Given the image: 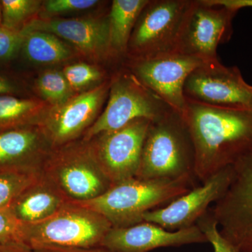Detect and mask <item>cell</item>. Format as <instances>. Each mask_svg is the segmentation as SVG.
<instances>
[{
  "mask_svg": "<svg viewBox=\"0 0 252 252\" xmlns=\"http://www.w3.org/2000/svg\"><path fill=\"white\" fill-rule=\"evenodd\" d=\"M36 90L51 107L65 103L74 96V91L69 85L63 72L49 70L42 73L35 82Z\"/></svg>",
  "mask_w": 252,
  "mask_h": 252,
  "instance_id": "cell-22",
  "label": "cell"
},
{
  "mask_svg": "<svg viewBox=\"0 0 252 252\" xmlns=\"http://www.w3.org/2000/svg\"><path fill=\"white\" fill-rule=\"evenodd\" d=\"M149 0H114L108 15L110 57L127 55L135 23Z\"/></svg>",
  "mask_w": 252,
  "mask_h": 252,
  "instance_id": "cell-19",
  "label": "cell"
},
{
  "mask_svg": "<svg viewBox=\"0 0 252 252\" xmlns=\"http://www.w3.org/2000/svg\"><path fill=\"white\" fill-rule=\"evenodd\" d=\"M41 174L71 203L97 198L112 186L83 139L53 149Z\"/></svg>",
  "mask_w": 252,
  "mask_h": 252,
  "instance_id": "cell-4",
  "label": "cell"
},
{
  "mask_svg": "<svg viewBox=\"0 0 252 252\" xmlns=\"http://www.w3.org/2000/svg\"><path fill=\"white\" fill-rule=\"evenodd\" d=\"M63 73L74 91L82 90L103 77L98 68L84 63L66 66Z\"/></svg>",
  "mask_w": 252,
  "mask_h": 252,
  "instance_id": "cell-25",
  "label": "cell"
},
{
  "mask_svg": "<svg viewBox=\"0 0 252 252\" xmlns=\"http://www.w3.org/2000/svg\"><path fill=\"white\" fill-rule=\"evenodd\" d=\"M111 81L83 94L74 95L65 103L51 107L38 124L53 149L80 140L97 119L110 89Z\"/></svg>",
  "mask_w": 252,
  "mask_h": 252,
  "instance_id": "cell-12",
  "label": "cell"
},
{
  "mask_svg": "<svg viewBox=\"0 0 252 252\" xmlns=\"http://www.w3.org/2000/svg\"><path fill=\"white\" fill-rule=\"evenodd\" d=\"M232 167L231 182L212 215L220 234L239 252H252V151Z\"/></svg>",
  "mask_w": 252,
  "mask_h": 252,
  "instance_id": "cell-8",
  "label": "cell"
},
{
  "mask_svg": "<svg viewBox=\"0 0 252 252\" xmlns=\"http://www.w3.org/2000/svg\"><path fill=\"white\" fill-rule=\"evenodd\" d=\"M99 2L96 0H48L43 3V6L48 14L56 15L84 11Z\"/></svg>",
  "mask_w": 252,
  "mask_h": 252,
  "instance_id": "cell-29",
  "label": "cell"
},
{
  "mask_svg": "<svg viewBox=\"0 0 252 252\" xmlns=\"http://www.w3.org/2000/svg\"><path fill=\"white\" fill-rule=\"evenodd\" d=\"M151 122L137 119L88 141L96 161L112 185L136 177Z\"/></svg>",
  "mask_w": 252,
  "mask_h": 252,
  "instance_id": "cell-10",
  "label": "cell"
},
{
  "mask_svg": "<svg viewBox=\"0 0 252 252\" xmlns=\"http://www.w3.org/2000/svg\"><path fill=\"white\" fill-rule=\"evenodd\" d=\"M202 183L252 151V107H214L186 99L183 114Z\"/></svg>",
  "mask_w": 252,
  "mask_h": 252,
  "instance_id": "cell-1",
  "label": "cell"
},
{
  "mask_svg": "<svg viewBox=\"0 0 252 252\" xmlns=\"http://www.w3.org/2000/svg\"><path fill=\"white\" fill-rule=\"evenodd\" d=\"M24 33L0 25V63L9 62L21 53Z\"/></svg>",
  "mask_w": 252,
  "mask_h": 252,
  "instance_id": "cell-27",
  "label": "cell"
},
{
  "mask_svg": "<svg viewBox=\"0 0 252 252\" xmlns=\"http://www.w3.org/2000/svg\"><path fill=\"white\" fill-rule=\"evenodd\" d=\"M32 249L35 252H114L102 246L91 248H68L55 246H38Z\"/></svg>",
  "mask_w": 252,
  "mask_h": 252,
  "instance_id": "cell-31",
  "label": "cell"
},
{
  "mask_svg": "<svg viewBox=\"0 0 252 252\" xmlns=\"http://www.w3.org/2000/svg\"><path fill=\"white\" fill-rule=\"evenodd\" d=\"M25 224L11 214L0 210V244L24 243Z\"/></svg>",
  "mask_w": 252,
  "mask_h": 252,
  "instance_id": "cell-28",
  "label": "cell"
},
{
  "mask_svg": "<svg viewBox=\"0 0 252 252\" xmlns=\"http://www.w3.org/2000/svg\"><path fill=\"white\" fill-rule=\"evenodd\" d=\"M233 178V167L217 172L210 178L181 195L166 206L154 209L143 215L144 221L155 223L169 231L185 229L196 224L212 203L221 198Z\"/></svg>",
  "mask_w": 252,
  "mask_h": 252,
  "instance_id": "cell-14",
  "label": "cell"
},
{
  "mask_svg": "<svg viewBox=\"0 0 252 252\" xmlns=\"http://www.w3.org/2000/svg\"><path fill=\"white\" fill-rule=\"evenodd\" d=\"M23 91L17 80L5 73L0 72V95L11 94L18 96Z\"/></svg>",
  "mask_w": 252,
  "mask_h": 252,
  "instance_id": "cell-30",
  "label": "cell"
},
{
  "mask_svg": "<svg viewBox=\"0 0 252 252\" xmlns=\"http://www.w3.org/2000/svg\"><path fill=\"white\" fill-rule=\"evenodd\" d=\"M207 243L196 224L169 231L155 223L142 221L124 228L112 227L101 246L114 252H149L158 248Z\"/></svg>",
  "mask_w": 252,
  "mask_h": 252,
  "instance_id": "cell-16",
  "label": "cell"
},
{
  "mask_svg": "<svg viewBox=\"0 0 252 252\" xmlns=\"http://www.w3.org/2000/svg\"><path fill=\"white\" fill-rule=\"evenodd\" d=\"M186 99L214 107H252V86L237 66L220 61L203 63L189 74L184 87Z\"/></svg>",
  "mask_w": 252,
  "mask_h": 252,
  "instance_id": "cell-11",
  "label": "cell"
},
{
  "mask_svg": "<svg viewBox=\"0 0 252 252\" xmlns=\"http://www.w3.org/2000/svg\"><path fill=\"white\" fill-rule=\"evenodd\" d=\"M67 203L64 195L41 174L15 200L8 212L23 224H32L52 216Z\"/></svg>",
  "mask_w": 252,
  "mask_h": 252,
  "instance_id": "cell-18",
  "label": "cell"
},
{
  "mask_svg": "<svg viewBox=\"0 0 252 252\" xmlns=\"http://www.w3.org/2000/svg\"><path fill=\"white\" fill-rule=\"evenodd\" d=\"M203 63L190 56L172 53L150 59L131 60L130 69L146 87L183 116L186 81Z\"/></svg>",
  "mask_w": 252,
  "mask_h": 252,
  "instance_id": "cell-13",
  "label": "cell"
},
{
  "mask_svg": "<svg viewBox=\"0 0 252 252\" xmlns=\"http://www.w3.org/2000/svg\"><path fill=\"white\" fill-rule=\"evenodd\" d=\"M205 4L210 6H223L233 11L246 7H252V0H203Z\"/></svg>",
  "mask_w": 252,
  "mask_h": 252,
  "instance_id": "cell-32",
  "label": "cell"
},
{
  "mask_svg": "<svg viewBox=\"0 0 252 252\" xmlns=\"http://www.w3.org/2000/svg\"><path fill=\"white\" fill-rule=\"evenodd\" d=\"M46 111L45 103L39 99L0 95V130L38 125Z\"/></svg>",
  "mask_w": 252,
  "mask_h": 252,
  "instance_id": "cell-21",
  "label": "cell"
},
{
  "mask_svg": "<svg viewBox=\"0 0 252 252\" xmlns=\"http://www.w3.org/2000/svg\"><path fill=\"white\" fill-rule=\"evenodd\" d=\"M0 25H1V6L0 4Z\"/></svg>",
  "mask_w": 252,
  "mask_h": 252,
  "instance_id": "cell-34",
  "label": "cell"
},
{
  "mask_svg": "<svg viewBox=\"0 0 252 252\" xmlns=\"http://www.w3.org/2000/svg\"><path fill=\"white\" fill-rule=\"evenodd\" d=\"M196 225L206 237L207 243L211 244L214 252H239L220 234L217 220L214 218L210 207L206 213L199 219Z\"/></svg>",
  "mask_w": 252,
  "mask_h": 252,
  "instance_id": "cell-26",
  "label": "cell"
},
{
  "mask_svg": "<svg viewBox=\"0 0 252 252\" xmlns=\"http://www.w3.org/2000/svg\"><path fill=\"white\" fill-rule=\"evenodd\" d=\"M52 149L39 125L0 130V172L41 174Z\"/></svg>",
  "mask_w": 252,
  "mask_h": 252,
  "instance_id": "cell-15",
  "label": "cell"
},
{
  "mask_svg": "<svg viewBox=\"0 0 252 252\" xmlns=\"http://www.w3.org/2000/svg\"><path fill=\"white\" fill-rule=\"evenodd\" d=\"M22 30L24 32L51 33L71 43L81 52L91 57H110L108 16L95 18H33Z\"/></svg>",
  "mask_w": 252,
  "mask_h": 252,
  "instance_id": "cell-17",
  "label": "cell"
},
{
  "mask_svg": "<svg viewBox=\"0 0 252 252\" xmlns=\"http://www.w3.org/2000/svg\"><path fill=\"white\" fill-rule=\"evenodd\" d=\"M41 174L0 172V210L8 211L15 200Z\"/></svg>",
  "mask_w": 252,
  "mask_h": 252,
  "instance_id": "cell-24",
  "label": "cell"
},
{
  "mask_svg": "<svg viewBox=\"0 0 252 252\" xmlns=\"http://www.w3.org/2000/svg\"><path fill=\"white\" fill-rule=\"evenodd\" d=\"M237 11L191 0L183 19L176 53L204 63L218 61L217 48L231 36Z\"/></svg>",
  "mask_w": 252,
  "mask_h": 252,
  "instance_id": "cell-9",
  "label": "cell"
},
{
  "mask_svg": "<svg viewBox=\"0 0 252 252\" xmlns=\"http://www.w3.org/2000/svg\"><path fill=\"white\" fill-rule=\"evenodd\" d=\"M1 26L21 31L32 20L39 9L40 1L36 0H1Z\"/></svg>",
  "mask_w": 252,
  "mask_h": 252,
  "instance_id": "cell-23",
  "label": "cell"
},
{
  "mask_svg": "<svg viewBox=\"0 0 252 252\" xmlns=\"http://www.w3.org/2000/svg\"><path fill=\"white\" fill-rule=\"evenodd\" d=\"M109 100L103 112L88 129L83 140L115 130L137 119L154 122L174 110L130 73H119L111 80Z\"/></svg>",
  "mask_w": 252,
  "mask_h": 252,
  "instance_id": "cell-6",
  "label": "cell"
},
{
  "mask_svg": "<svg viewBox=\"0 0 252 252\" xmlns=\"http://www.w3.org/2000/svg\"><path fill=\"white\" fill-rule=\"evenodd\" d=\"M189 180H142L133 177L111 186L97 198L76 203L98 212L114 228L144 221L146 212L160 208L194 188Z\"/></svg>",
  "mask_w": 252,
  "mask_h": 252,
  "instance_id": "cell-3",
  "label": "cell"
},
{
  "mask_svg": "<svg viewBox=\"0 0 252 252\" xmlns=\"http://www.w3.org/2000/svg\"><path fill=\"white\" fill-rule=\"evenodd\" d=\"M0 252H35L24 243L0 244Z\"/></svg>",
  "mask_w": 252,
  "mask_h": 252,
  "instance_id": "cell-33",
  "label": "cell"
},
{
  "mask_svg": "<svg viewBox=\"0 0 252 252\" xmlns=\"http://www.w3.org/2000/svg\"><path fill=\"white\" fill-rule=\"evenodd\" d=\"M191 0H149L131 34V60L176 53L179 34Z\"/></svg>",
  "mask_w": 252,
  "mask_h": 252,
  "instance_id": "cell-7",
  "label": "cell"
},
{
  "mask_svg": "<svg viewBox=\"0 0 252 252\" xmlns=\"http://www.w3.org/2000/svg\"><path fill=\"white\" fill-rule=\"evenodd\" d=\"M142 180H195V151L183 116L175 110L151 122L136 177Z\"/></svg>",
  "mask_w": 252,
  "mask_h": 252,
  "instance_id": "cell-2",
  "label": "cell"
},
{
  "mask_svg": "<svg viewBox=\"0 0 252 252\" xmlns=\"http://www.w3.org/2000/svg\"><path fill=\"white\" fill-rule=\"evenodd\" d=\"M21 53L36 64H55L70 59L72 50L57 36L41 31L24 32Z\"/></svg>",
  "mask_w": 252,
  "mask_h": 252,
  "instance_id": "cell-20",
  "label": "cell"
},
{
  "mask_svg": "<svg viewBox=\"0 0 252 252\" xmlns=\"http://www.w3.org/2000/svg\"><path fill=\"white\" fill-rule=\"evenodd\" d=\"M112 228L110 222L98 212L80 204L68 202L46 220L25 224L24 244L31 248H96L102 245Z\"/></svg>",
  "mask_w": 252,
  "mask_h": 252,
  "instance_id": "cell-5",
  "label": "cell"
}]
</instances>
